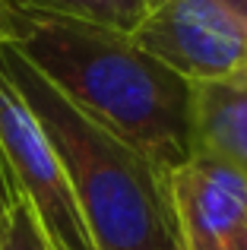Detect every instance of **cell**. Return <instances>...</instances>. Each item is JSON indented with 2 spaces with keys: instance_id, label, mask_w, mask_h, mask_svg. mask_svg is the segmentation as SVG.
Here are the masks:
<instances>
[{
  "instance_id": "6",
  "label": "cell",
  "mask_w": 247,
  "mask_h": 250,
  "mask_svg": "<svg viewBox=\"0 0 247 250\" xmlns=\"http://www.w3.org/2000/svg\"><path fill=\"white\" fill-rule=\"evenodd\" d=\"M193 152H206L247 171V73L190 83Z\"/></svg>"
},
{
  "instance_id": "1",
  "label": "cell",
  "mask_w": 247,
  "mask_h": 250,
  "mask_svg": "<svg viewBox=\"0 0 247 250\" xmlns=\"http://www.w3.org/2000/svg\"><path fill=\"white\" fill-rule=\"evenodd\" d=\"M3 44L165 174L193 155L190 80L143 51L133 35L76 19L19 13L16 32Z\"/></svg>"
},
{
  "instance_id": "4",
  "label": "cell",
  "mask_w": 247,
  "mask_h": 250,
  "mask_svg": "<svg viewBox=\"0 0 247 250\" xmlns=\"http://www.w3.org/2000/svg\"><path fill=\"white\" fill-rule=\"evenodd\" d=\"M133 42L190 83L247 73V22L222 0H152Z\"/></svg>"
},
{
  "instance_id": "7",
  "label": "cell",
  "mask_w": 247,
  "mask_h": 250,
  "mask_svg": "<svg viewBox=\"0 0 247 250\" xmlns=\"http://www.w3.org/2000/svg\"><path fill=\"white\" fill-rule=\"evenodd\" d=\"M6 3L19 13L76 19V22H92L133 35V29L143 22L152 0H6Z\"/></svg>"
},
{
  "instance_id": "10",
  "label": "cell",
  "mask_w": 247,
  "mask_h": 250,
  "mask_svg": "<svg viewBox=\"0 0 247 250\" xmlns=\"http://www.w3.org/2000/svg\"><path fill=\"white\" fill-rule=\"evenodd\" d=\"M222 3L228 6L238 19H244V22H247V0H222Z\"/></svg>"
},
{
  "instance_id": "11",
  "label": "cell",
  "mask_w": 247,
  "mask_h": 250,
  "mask_svg": "<svg viewBox=\"0 0 247 250\" xmlns=\"http://www.w3.org/2000/svg\"><path fill=\"white\" fill-rule=\"evenodd\" d=\"M178 250H181V247H178Z\"/></svg>"
},
{
  "instance_id": "9",
  "label": "cell",
  "mask_w": 247,
  "mask_h": 250,
  "mask_svg": "<svg viewBox=\"0 0 247 250\" xmlns=\"http://www.w3.org/2000/svg\"><path fill=\"white\" fill-rule=\"evenodd\" d=\"M16 25H19V13L13 10V6L6 3V0H0V44L13 38Z\"/></svg>"
},
{
  "instance_id": "5",
  "label": "cell",
  "mask_w": 247,
  "mask_h": 250,
  "mask_svg": "<svg viewBox=\"0 0 247 250\" xmlns=\"http://www.w3.org/2000/svg\"><path fill=\"white\" fill-rule=\"evenodd\" d=\"M168 206L181 250H247V171L193 152L168 171Z\"/></svg>"
},
{
  "instance_id": "3",
  "label": "cell",
  "mask_w": 247,
  "mask_h": 250,
  "mask_svg": "<svg viewBox=\"0 0 247 250\" xmlns=\"http://www.w3.org/2000/svg\"><path fill=\"white\" fill-rule=\"evenodd\" d=\"M0 177L35 209L54 250H95L63 165L0 63Z\"/></svg>"
},
{
  "instance_id": "2",
  "label": "cell",
  "mask_w": 247,
  "mask_h": 250,
  "mask_svg": "<svg viewBox=\"0 0 247 250\" xmlns=\"http://www.w3.org/2000/svg\"><path fill=\"white\" fill-rule=\"evenodd\" d=\"M0 63L48 133L95 250H178L168 174L54 89L10 44Z\"/></svg>"
},
{
  "instance_id": "8",
  "label": "cell",
  "mask_w": 247,
  "mask_h": 250,
  "mask_svg": "<svg viewBox=\"0 0 247 250\" xmlns=\"http://www.w3.org/2000/svg\"><path fill=\"white\" fill-rule=\"evenodd\" d=\"M0 250H54L35 209L0 177Z\"/></svg>"
}]
</instances>
